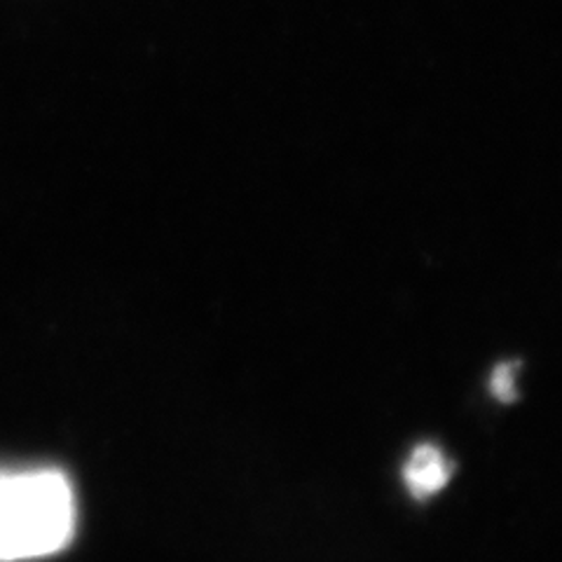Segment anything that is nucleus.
Returning <instances> with one entry per match:
<instances>
[{"instance_id": "obj_3", "label": "nucleus", "mask_w": 562, "mask_h": 562, "mask_svg": "<svg viewBox=\"0 0 562 562\" xmlns=\"http://www.w3.org/2000/svg\"><path fill=\"white\" fill-rule=\"evenodd\" d=\"M516 366L518 363H499L495 368V373H492V382H490L492 394H495L504 403L516 401V384H514Z\"/></svg>"}, {"instance_id": "obj_2", "label": "nucleus", "mask_w": 562, "mask_h": 562, "mask_svg": "<svg viewBox=\"0 0 562 562\" xmlns=\"http://www.w3.org/2000/svg\"><path fill=\"white\" fill-rule=\"evenodd\" d=\"M452 476V462L441 452V448H436L431 443H422L417 446L406 467H403V481H406L411 495L415 499H427L436 492H441Z\"/></svg>"}, {"instance_id": "obj_1", "label": "nucleus", "mask_w": 562, "mask_h": 562, "mask_svg": "<svg viewBox=\"0 0 562 562\" xmlns=\"http://www.w3.org/2000/svg\"><path fill=\"white\" fill-rule=\"evenodd\" d=\"M76 532L74 485L57 469H0V562L55 555Z\"/></svg>"}]
</instances>
